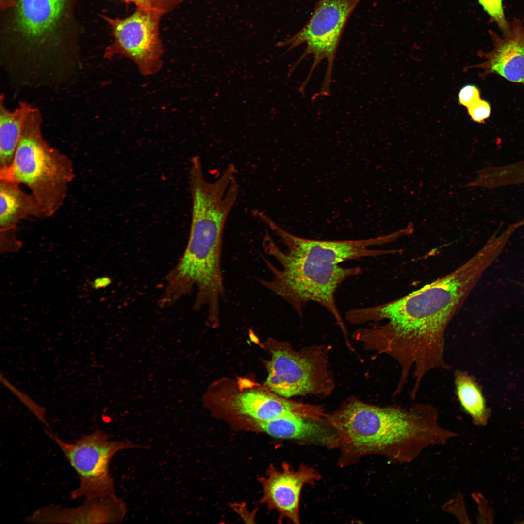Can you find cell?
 Returning a JSON list of instances; mask_svg holds the SVG:
<instances>
[{"label":"cell","instance_id":"obj_29","mask_svg":"<svg viewBox=\"0 0 524 524\" xmlns=\"http://www.w3.org/2000/svg\"><path fill=\"white\" fill-rule=\"evenodd\" d=\"M232 506V509L240 516L243 520H248V523H250L249 521H250L251 523H254L253 521L255 520L256 512H250L247 510L245 504L236 503Z\"/></svg>","mask_w":524,"mask_h":524},{"label":"cell","instance_id":"obj_17","mask_svg":"<svg viewBox=\"0 0 524 524\" xmlns=\"http://www.w3.org/2000/svg\"><path fill=\"white\" fill-rule=\"evenodd\" d=\"M19 184L0 179V230L17 229L22 220L47 218L36 197L22 190Z\"/></svg>","mask_w":524,"mask_h":524},{"label":"cell","instance_id":"obj_28","mask_svg":"<svg viewBox=\"0 0 524 524\" xmlns=\"http://www.w3.org/2000/svg\"><path fill=\"white\" fill-rule=\"evenodd\" d=\"M473 498L478 505L477 520L480 521L479 523H487L486 521H487V523H491L490 521L492 523L493 512L488 505L485 498L480 494H473Z\"/></svg>","mask_w":524,"mask_h":524},{"label":"cell","instance_id":"obj_11","mask_svg":"<svg viewBox=\"0 0 524 524\" xmlns=\"http://www.w3.org/2000/svg\"><path fill=\"white\" fill-rule=\"evenodd\" d=\"M320 478L316 470L304 464L297 470L285 462L280 469L271 464L265 475L258 479L262 488L260 502L278 512L280 520L286 518L298 524L301 490L305 485L314 483Z\"/></svg>","mask_w":524,"mask_h":524},{"label":"cell","instance_id":"obj_18","mask_svg":"<svg viewBox=\"0 0 524 524\" xmlns=\"http://www.w3.org/2000/svg\"><path fill=\"white\" fill-rule=\"evenodd\" d=\"M1 95L0 104V172L10 167L26 120L33 107L20 103L13 110L8 109Z\"/></svg>","mask_w":524,"mask_h":524},{"label":"cell","instance_id":"obj_5","mask_svg":"<svg viewBox=\"0 0 524 524\" xmlns=\"http://www.w3.org/2000/svg\"><path fill=\"white\" fill-rule=\"evenodd\" d=\"M262 246L266 253L279 263L280 268L265 259L272 273V278H258V282L285 300L300 315L306 303L313 301L319 304L332 315L344 334L346 335L336 303L335 293L343 281L361 274V268L322 265L292 255L281 250L267 231L263 237Z\"/></svg>","mask_w":524,"mask_h":524},{"label":"cell","instance_id":"obj_2","mask_svg":"<svg viewBox=\"0 0 524 524\" xmlns=\"http://www.w3.org/2000/svg\"><path fill=\"white\" fill-rule=\"evenodd\" d=\"M326 420L336 432V447L349 458L378 454L392 463L407 464L458 436L440 424L437 409L428 404L381 407L352 398Z\"/></svg>","mask_w":524,"mask_h":524},{"label":"cell","instance_id":"obj_23","mask_svg":"<svg viewBox=\"0 0 524 524\" xmlns=\"http://www.w3.org/2000/svg\"><path fill=\"white\" fill-rule=\"evenodd\" d=\"M484 10L493 19L501 31H506L509 26L503 7L502 0H478Z\"/></svg>","mask_w":524,"mask_h":524},{"label":"cell","instance_id":"obj_4","mask_svg":"<svg viewBox=\"0 0 524 524\" xmlns=\"http://www.w3.org/2000/svg\"><path fill=\"white\" fill-rule=\"evenodd\" d=\"M42 117L33 108L25 123L12 162L0 179L28 187L47 217L63 205L74 179L72 160L52 147L42 132Z\"/></svg>","mask_w":524,"mask_h":524},{"label":"cell","instance_id":"obj_25","mask_svg":"<svg viewBox=\"0 0 524 524\" xmlns=\"http://www.w3.org/2000/svg\"><path fill=\"white\" fill-rule=\"evenodd\" d=\"M467 109V112L470 118L478 123H484L491 115V108L489 103L485 100L480 99Z\"/></svg>","mask_w":524,"mask_h":524},{"label":"cell","instance_id":"obj_15","mask_svg":"<svg viewBox=\"0 0 524 524\" xmlns=\"http://www.w3.org/2000/svg\"><path fill=\"white\" fill-rule=\"evenodd\" d=\"M246 430L264 433L273 438L336 447L337 436L326 421L301 417H281L247 425Z\"/></svg>","mask_w":524,"mask_h":524},{"label":"cell","instance_id":"obj_32","mask_svg":"<svg viewBox=\"0 0 524 524\" xmlns=\"http://www.w3.org/2000/svg\"><path fill=\"white\" fill-rule=\"evenodd\" d=\"M512 282H513V283L517 284L518 286L524 290V282L516 281L514 280H512Z\"/></svg>","mask_w":524,"mask_h":524},{"label":"cell","instance_id":"obj_3","mask_svg":"<svg viewBox=\"0 0 524 524\" xmlns=\"http://www.w3.org/2000/svg\"><path fill=\"white\" fill-rule=\"evenodd\" d=\"M189 239L182 256L166 278L165 293L178 300L195 289V304L216 310L224 296L221 270L222 235L231 210L216 196L204 195L192 201Z\"/></svg>","mask_w":524,"mask_h":524},{"label":"cell","instance_id":"obj_31","mask_svg":"<svg viewBox=\"0 0 524 524\" xmlns=\"http://www.w3.org/2000/svg\"><path fill=\"white\" fill-rule=\"evenodd\" d=\"M17 4V0H0V9L3 11L11 8H16Z\"/></svg>","mask_w":524,"mask_h":524},{"label":"cell","instance_id":"obj_12","mask_svg":"<svg viewBox=\"0 0 524 524\" xmlns=\"http://www.w3.org/2000/svg\"><path fill=\"white\" fill-rule=\"evenodd\" d=\"M229 409L238 417L244 429L248 425L281 417H301L326 420L322 407L294 402L272 392L251 390L242 392L232 397Z\"/></svg>","mask_w":524,"mask_h":524},{"label":"cell","instance_id":"obj_1","mask_svg":"<svg viewBox=\"0 0 524 524\" xmlns=\"http://www.w3.org/2000/svg\"><path fill=\"white\" fill-rule=\"evenodd\" d=\"M482 246L451 273L398 299L376 306L349 310L353 324L386 320L368 328L374 348L398 362L401 374L419 379L435 369H447L444 335L454 314L484 272L495 261Z\"/></svg>","mask_w":524,"mask_h":524},{"label":"cell","instance_id":"obj_6","mask_svg":"<svg viewBox=\"0 0 524 524\" xmlns=\"http://www.w3.org/2000/svg\"><path fill=\"white\" fill-rule=\"evenodd\" d=\"M361 0H318L303 27L291 37L276 44L277 47H288L286 52L302 44L306 45L303 53L290 68L288 77L304 59L312 56L311 67L299 88L301 93H304L317 66L327 60L326 72L316 96L330 95L332 70L340 40L349 17Z\"/></svg>","mask_w":524,"mask_h":524},{"label":"cell","instance_id":"obj_22","mask_svg":"<svg viewBox=\"0 0 524 524\" xmlns=\"http://www.w3.org/2000/svg\"><path fill=\"white\" fill-rule=\"evenodd\" d=\"M136 7L153 10L163 15L175 10L185 0H120Z\"/></svg>","mask_w":524,"mask_h":524},{"label":"cell","instance_id":"obj_21","mask_svg":"<svg viewBox=\"0 0 524 524\" xmlns=\"http://www.w3.org/2000/svg\"><path fill=\"white\" fill-rule=\"evenodd\" d=\"M0 378L2 385L12 393L41 423L48 426V423L46 418L45 408L37 403L30 396L14 385L1 374Z\"/></svg>","mask_w":524,"mask_h":524},{"label":"cell","instance_id":"obj_16","mask_svg":"<svg viewBox=\"0 0 524 524\" xmlns=\"http://www.w3.org/2000/svg\"><path fill=\"white\" fill-rule=\"evenodd\" d=\"M16 25L27 40L39 42L55 27L66 0H17Z\"/></svg>","mask_w":524,"mask_h":524},{"label":"cell","instance_id":"obj_7","mask_svg":"<svg viewBox=\"0 0 524 524\" xmlns=\"http://www.w3.org/2000/svg\"><path fill=\"white\" fill-rule=\"evenodd\" d=\"M57 444L78 475L79 484L70 493L72 499H86L115 495L114 481L110 473L111 461L115 453L141 446L129 441H112L101 430L83 435L72 442L62 440L46 430Z\"/></svg>","mask_w":524,"mask_h":524},{"label":"cell","instance_id":"obj_26","mask_svg":"<svg viewBox=\"0 0 524 524\" xmlns=\"http://www.w3.org/2000/svg\"><path fill=\"white\" fill-rule=\"evenodd\" d=\"M16 229L0 230V252H16L22 247L16 236Z\"/></svg>","mask_w":524,"mask_h":524},{"label":"cell","instance_id":"obj_9","mask_svg":"<svg viewBox=\"0 0 524 524\" xmlns=\"http://www.w3.org/2000/svg\"><path fill=\"white\" fill-rule=\"evenodd\" d=\"M327 354L326 350L319 346L298 352L287 347L272 350L264 384L270 391L285 398L327 394L333 386Z\"/></svg>","mask_w":524,"mask_h":524},{"label":"cell","instance_id":"obj_8","mask_svg":"<svg viewBox=\"0 0 524 524\" xmlns=\"http://www.w3.org/2000/svg\"><path fill=\"white\" fill-rule=\"evenodd\" d=\"M163 16L158 12L138 7L124 18L101 15L108 24L113 38L105 49V58L119 55L128 58L145 76L158 73L163 66L164 47L160 34Z\"/></svg>","mask_w":524,"mask_h":524},{"label":"cell","instance_id":"obj_30","mask_svg":"<svg viewBox=\"0 0 524 524\" xmlns=\"http://www.w3.org/2000/svg\"><path fill=\"white\" fill-rule=\"evenodd\" d=\"M110 283V279L107 277L98 278L93 281L92 287L95 289H98L107 286Z\"/></svg>","mask_w":524,"mask_h":524},{"label":"cell","instance_id":"obj_19","mask_svg":"<svg viewBox=\"0 0 524 524\" xmlns=\"http://www.w3.org/2000/svg\"><path fill=\"white\" fill-rule=\"evenodd\" d=\"M456 392L460 405L471 417L474 424L485 426L489 411L480 388L466 373L457 370L454 373Z\"/></svg>","mask_w":524,"mask_h":524},{"label":"cell","instance_id":"obj_27","mask_svg":"<svg viewBox=\"0 0 524 524\" xmlns=\"http://www.w3.org/2000/svg\"><path fill=\"white\" fill-rule=\"evenodd\" d=\"M481 98L479 89L476 86L472 84L463 86L458 95L459 104L466 109Z\"/></svg>","mask_w":524,"mask_h":524},{"label":"cell","instance_id":"obj_20","mask_svg":"<svg viewBox=\"0 0 524 524\" xmlns=\"http://www.w3.org/2000/svg\"><path fill=\"white\" fill-rule=\"evenodd\" d=\"M473 187L494 189L524 184V159L501 166L486 167L475 172Z\"/></svg>","mask_w":524,"mask_h":524},{"label":"cell","instance_id":"obj_13","mask_svg":"<svg viewBox=\"0 0 524 524\" xmlns=\"http://www.w3.org/2000/svg\"><path fill=\"white\" fill-rule=\"evenodd\" d=\"M489 33L492 49L486 52L479 51L478 56L485 61L464 70L480 68L483 71L480 73L481 78L494 74L511 82L524 83V25L515 18L509 21L508 29L501 36L491 30Z\"/></svg>","mask_w":524,"mask_h":524},{"label":"cell","instance_id":"obj_14","mask_svg":"<svg viewBox=\"0 0 524 524\" xmlns=\"http://www.w3.org/2000/svg\"><path fill=\"white\" fill-rule=\"evenodd\" d=\"M127 509L124 502L116 495L86 499L77 507L66 508L49 505L26 517L31 524H114L121 522Z\"/></svg>","mask_w":524,"mask_h":524},{"label":"cell","instance_id":"obj_24","mask_svg":"<svg viewBox=\"0 0 524 524\" xmlns=\"http://www.w3.org/2000/svg\"><path fill=\"white\" fill-rule=\"evenodd\" d=\"M442 509L447 513L453 515L460 523H470L464 498L460 493H458L456 497L446 502L442 506Z\"/></svg>","mask_w":524,"mask_h":524},{"label":"cell","instance_id":"obj_10","mask_svg":"<svg viewBox=\"0 0 524 524\" xmlns=\"http://www.w3.org/2000/svg\"><path fill=\"white\" fill-rule=\"evenodd\" d=\"M254 214L268 227L286 246L288 253L322 265H333L344 261L364 257L394 254L397 250H376L370 247L384 245L407 235L406 228L390 234L356 240H316L299 237L281 228L267 214L256 210Z\"/></svg>","mask_w":524,"mask_h":524}]
</instances>
